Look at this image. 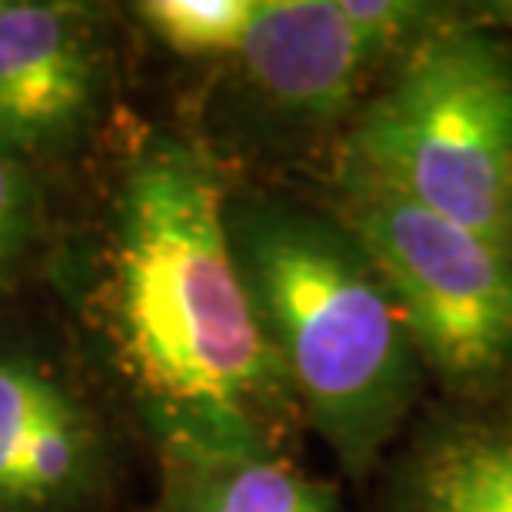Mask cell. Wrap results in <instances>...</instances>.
I'll use <instances>...</instances> for the list:
<instances>
[{
  "label": "cell",
  "instance_id": "1",
  "mask_svg": "<svg viewBox=\"0 0 512 512\" xmlns=\"http://www.w3.org/2000/svg\"><path fill=\"white\" fill-rule=\"evenodd\" d=\"M227 180L150 133L120 170L87 320L160 459L283 456L300 419L227 233Z\"/></svg>",
  "mask_w": 512,
  "mask_h": 512
},
{
  "label": "cell",
  "instance_id": "2",
  "mask_svg": "<svg viewBox=\"0 0 512 512\" xmlns=\"http://www.w3.org/2000/svg\"><path fill=\"white\" fill-rule=\"evenodd\" d=\"M227 233L300 419L346 473L366 476L426 370L386 280L326 203L230 190Z\"/></svg>",
  "mask_w": 512,
  "mask_h": 512
},
{
  "label": "cell",
  "instance_id": "3",
  "mask_svg": "<svg viewBox=\"0 0 512 512\" xmlns=\"http://www.w3.org/2000/svg\"><path fill=\"white\" fill-rule=\"evenodd\" d=\"M336 163L512 253V40L463 7L353 114Z\"/></svg>",
  "mask_w": 512,
  "mask_h": 512
},
{
  "label": "cell",
  "instance_id": "4",
  "mask_svg": "<svg viewBox=\"0 0 512 512\" xmlns=\"http://www.w3.org/2000/svg\"><path fill=\"white\" fill-rule=\"evenodd\" d=\"M326 210L380 270L426 370L459 389L503 380L512 370L509 250L343 163H333Z\"/></svg>",
  "mask_w": 512,
  "mask_h": 512
},
{
  "label": "cell",
  "instance_id": "5",
  "mask_svg": "<svg viewBox=\"0 0 512 512\" xmlns=\"http://www.w3.org/2000/svg\"><path fill=\"white\" fill-rule=\"evenodd\" d=\"M370 77L336 0H263L227 57V130L253 150L340 147Z\"/></svg>",
  "mask_w": 512,
  "mask_h": 512
},
{
  "label": "cell",
  "instance_id": "6",
  "mask_svg": "<svg viewBox=\"0 0 512 512\" xmlns=\"http://www.w3.org/2000/svg\"><path fill=\"white\" fill-rule=\"evenodd\" d=\"M104 50L87 7L0 0V150L27 167L64 157L94 127Z\"/></svg>",
  "mask_w": 512,
  "mask_h": 512
},
{
  "label": "cell",
  "instance_id": "7",
  "mask_svg": "<svg viewBox=\"0 0 512 512\" xmlns=\"http://www.w3.org/2000/svg\"><path fill=\"white\" fill-rule=\"evenodd\" d=\"M107 473L87 399L50 363L0 350V512H90Z\"/></svg>",
  "mask_w": 512,
  "mask_h": 512
},
{
  "label": "cell",
  "instance_id": "8",
  "mask_svg": "<svg viewBox=\"0 0 512 512\" xmlns=\"http://www.w3.org/2000/svg\"><path fill=\"white\" fill-rule=\"evenodd\" d=\"M150 512H343L333 489L286 456L160 459Z\"/></svg>",
  "mask_w": 512,
  "mask_h": 512
},
{
  "label": "cell",
  "instance_id": "9",
  "mask_svg": "<svg viewBox=\"0 0 512 512\" xmlns=\"http://www.w3.org/2000/svg\"><path fill=\"white\" fill-rule=\"evenodd\" d=\"M406 512H512V416L439 436L416 459Z\"/></svg>",
  "mask_w": 512,
  "mask_h": 512
},
{
  "label": "cell",
  "instance_id": "10",
  "mask_svg": "<svg viewBox=\"0 0 512 512\" xmlns=\"http://www.w3.org/2000/svg\"><path fill=\"white\" fill-rule=\"evenodd\" d=\"M263 0H143L137 17L183 57L227 60L247 40Z\"/></svg>",
  "mask_w": 512,
  "mask_h": 512
},
{
  "label": "cell",
  "instance_id": "11",
  "mask_svg": "<svg viewBox=\"0 0 512 512\" xmlns=\"http://www.w3.org/2000/svg\"><path fill=\"white\" fill-rule=\"evenodd\" d=\"M366 67L393 70L429 30L453 17L459 7L426 0H336Z\"/></svg>",
  "mask_w": 512,
  "mask_h": 512
},
{
  "label": "cell",
  "instance_id": "12",
  "mask_svg": "<svg viewBox=\"0 0 512 512\" xmlns=\"http://www.w3.org/2000/svg\"><path fill=\"white\" fill-rule=\"evenodd\" d=\"M40 237V190L14 153L0 150V283L27 263Z\"/></svg>",
  "mask_w": 512,
  "mask_h": 512
},
{
  "label": "cell",
  "instance_id": "13",
  "mask_svg": "<svg viewBox=\"0 0 512 512\" xmlns=\"http://www.w3.org/2000/svg\"><path fill=\"white\" fill-rule=\"evenodd\" d=\"M469 14H473L479 24L496 27V30H503V34H512V0H489V4H476V7H469Z\"/></svg>",
  "mask_w": 512,
  "mask_h": 512
},
{
  "label": "cell",
  "instance_id": "14",
  "mask_svg": "<svg viewBox=\"0 0 512 512\" xmlns=\"http://www.w3.org/2000/svg\"><path fill=\"white\" fill-rule=\"evenodd\" d=\"M509 227H512V183H509Z\"/></svg>",
  "mask_w": 512,
  "mask_h": 512
}]
</instances>
